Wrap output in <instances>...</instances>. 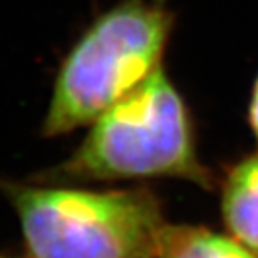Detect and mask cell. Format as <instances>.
<instances>
[{
  "mask_svg": "<svg viewBox=\"0 0 258 258\" xmlns=\"http://www.w3.org/2000/svg\"><path fill=\"white\" fill-rule=\"evenodd\" d=\"M248 119L251 131L255 133V136L258 139V77L253 86V92H251V101H250V109H248Z\"/></svg>",
  "mask_w": 258,
  "mask_h": 258,
  "instance_id": "6",
  "label": "cell"
},
{
  "mask_svg": "<svg viewBox=\"0 0 258 258\" xmlns=\"http://www.w3.org/2000/svg\"><path fill=\"white\" fill-rule=\"evenodd\" d=\"M0 258H2V256H0Z\"/></svg>",
  "mask_w": 258,
  "mask_h": 258,
  "instance_id": "7",
  "label": "cell"
},
{
  "mask_svg": "<svg viewBox=\"0 0 258 258\" xmlns=\"http://www.w3.org/2000/svg\"><path fill=\"white\" fill-rule=\"evenodd\" d=\"M34 258H158L166 223L146 189L84 191L7 184Z\"/></svg>",
  "mask_w": 258,
  "mask_h": 258,
  "instance_id": "3",
  "label": "cell"
},
{
  "mask_svg": "<svg viewBox=\"0 0 258 258\" xmlns=\"http://www.w3.org/2000/svg\"><path fill=\"white\" fill-rule=\"evenodd\" d=\"M221 211L231 236L258 255V154L230 171L221 195Z\"/></svg>",
  "mask_w": 258,
  "mask_h": 258,
  "instance_id": "4",
  "label": "cell"
},
{
  "mask_svg": "<svg viewBox=\"0 0 258 258\" xmlns=\"http://www.w3.org/2000/svg\"><path fill=\"white\" fill-rule=\"evenodd\" d=\"M92 124L55 178L178 176L211 188V173L196 154L189 112L163 67Z\"/></svg>",
  "mask_w": 258,
  "mask_h": 258,
  "instance_id": "1",
  "label": "cell"
},
{
  "mask_svg": "<svg viewBox=\"0 0 258 258\" xmlns=\"http://www.w3.org/2000/svg\"><path fill=\"white\" fill-rule=\"evenodd\" d=\"M173 17L159 0H126L102 14L66 55L42 134L94 122L158 67Z\"/></svg>",
  "mask_w": 258,
  "mask_h": 258,
  "instance_id": "2",
  "label": "cell"
},
{
  "mask_svg": "<svg viewBox=\"0 0 258 258\" xmlns=\"http://www.w3.org/2000/svg\"><path fill=\"white\" fill-rule=\"evenodd\" d=\"M158 258H258L233 236L203 226L166 225L159 241Z\"/></svg>",
  "mask_w": 258,
  "mask_h": 258,
  "instance_id": "5",
  "label": "cell"
}]
</instances>
